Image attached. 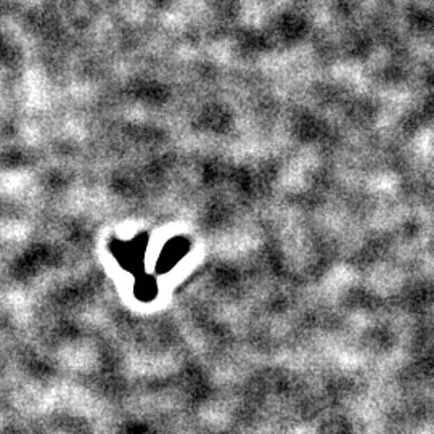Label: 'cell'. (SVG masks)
Instances as JSON below:
<instances>
[{"label": "cell", "mask_w": 434, "mask_h": 434, "mask_svg": "<svg viewBox=\"0 0 434 434\" xmlns=\"http://www.w3.org/2000/svg\"><path fill=\"white\" fill-rule=\"evenodd\" d=\"M158 295V284L153 277L139 274V279L135 281V296L140 301H151Z\"/></svg>", "instance_id": "3957f363"}, {"label": "cell", "mask_w": 434, "mask_h": 434, "mask_svg": "<svg viewBox=\"0 0 434 434\" xmlns=\"http://www.w3.org/2000/svg\"><path fill=\"white\" fill-rule=\"evenodd\" d=\"M186 253H189V241L182 238V236L171 240L169 243L164 246L163 253L159 256L156 270H158L159 274H166V272H169L173 267H175V264H177Z\"/></svg>", "instance_id": "7a4b0ae2"}, {"label": "cell", "mask_w": 434, "mask_h": 434, "mask_svg": "<svg viewBox=\"0 0 434 434\" xmlns=\"http://www.w3.org/2000/svg\"><path fill=\"white\" fill-rule=\"evenodd\" d=\"M146 243H148L146 235H139L130 241H116L114 245H111V254L116 257L121 267L139 275L142 274Z\"/></svg>", "instance_id": "6da1fadb"}]
</instances>
